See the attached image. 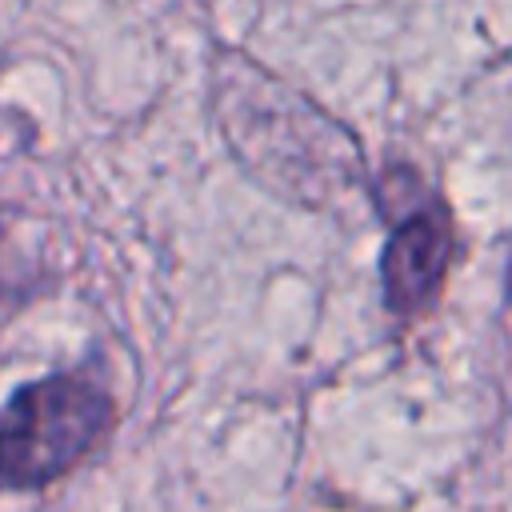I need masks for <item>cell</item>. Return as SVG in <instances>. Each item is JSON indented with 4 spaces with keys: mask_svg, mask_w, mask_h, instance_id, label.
<instances>
[{
    "mask_svg": "<svg viewBox=\"0 0 512 512\" xmlns=\"http://www.w3.org/2000/svg\"><path fill=\"white\" fill-rule=\"evenodd\" d=\"M116 428L112 392L80 368L20 384L0 404V488L36 492L76 472Z\"/></svg>",
    "mask_w": 512,
    "mask_h": 512,
    "instance_id": "obj_1",
    "label": "cell"
},
{
    "mask_svg": "<svg viewBox=\"0 0 512 512\" xmlns=\"http://www.w3.org/2000/svg\"><path fill=\"white\" fill-rule=\"evenodd\" d=\"M376 204L388 220V240L380 248V300L392 320H424L452 276L460 236L452 208L432 192L412 164H392L376 184Z\"/></svg>",
    "mask_w": 512,
    "mask_h": 512,
    "instance_id": "obj_2",
    "label": "cell"
},
{
    "mask_svg": "<svg viewBox=\"0 0 512 512\" xmlns=\"http://www.w3.org/2000/svg\"><path fill=\"white\" fill-rule=\"evenodd\" d=\"M504 292H508V304H512V256H508V268H504Z\"/></svg>",
    "mask_w": 512,
    "mask_h": 512,
    "instance_id": "obj_3",
    "label": "cell"
}]
</instances>
